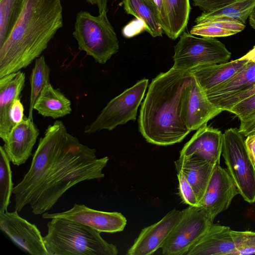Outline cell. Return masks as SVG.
I'll list each match as a JSON object with an SVG mask.
<instances>
[{"label":"cell","instance_id":"obj_33","mask_svg":"<svg viewBox=\"0 0 255 255\" xmlns=\"http://www.w3.org/2000/svg\"><path fill=\"white\" fill-rule=\"evenodd\" d=\"M255 94V85L252 87L241 91L223 98L212 102L216 106L223 111H227L229 108L241 100Z\"/></svg>","mask_w":255,"mask_h":255},{"label":"cell","instance_id":"obj_3","mask_svg":"<svg viewBox=\"0 0 255 255\" xmlns=\"http://www.w3.org/2000/svg\"><path fill=\"white\" fill-rule=\"evenodd\" d=\"M63 25L61 0H25L10 34L0 47V78L20 71L40 57Z\"/></svg>","mask_w":255,"mask_h":255},{"label":"cell","instance_id":"obj_5","mask_svg":"<svg viewBox=\"0 0 255 255\" xmlns=\"http://www.w3.org/2000/svg\"><path fill=\"white\" fill-rule=\"evenodd\" d=\"M73 35L79 49L99 64H105L118 52L119 40L107 11L98 16L86 11L78 12Z\"/></svg>","mask_w":255,"mask_h":255},{"label":"cell","instance_id":"obj_8","mask_svg":"<svg viewBox=\"0 0 255 255\" xmlns=\"http://www.w3.org/2000/svg\"><path fill=\"white\" fill-rule=\"evenodd\" d=\"M148 85V80L142 79L112 99L96 119L85 127L84 133H93L104 129L111 131L129 121H135Z\"/></svg>","mask_w":255,"mask_h":255},{"label":"cell","instance_id":"obj_7","mask_svg":"<svg viewBox=\"0 0 255 255\" xmlns=\"http://www.w3.org/2000/svg\"><path fill=\"white\" fill-rule=\"evenodd\" d=\"M183 31L174 47L172 67L191 71L201 66L228 62L231 53L216 37H199Z\"/></svg>","mask_w":255,"mask_h":255},{"label":"cell","instance_id":"obj_10","mask_svg":"<svg viewBox=\"0 0 255 255\" xmlns=\"http://www.w3.org/2000/svg\"><path fill=\"white\" fill-rule=\"evenodd\" d=\"M18 211L0 213V230L18 247L31 255H49L37 226L21 217Z\"/></svg>","mask_w":255,"mask_h":255},{"label":"cell","instance_id":"obj_30","mask_svg":"<svg viewBox=\"0 0 255 255\" xmlns=\"http://www.w3.org/2000/svg\"><path fill=\"white\" fill-rule=\"evenodd\" d=\"M235 250L234 255L255 254V232L231 230Z\"/></svg>","mask_w":255,"mask_h":255},{"label":"cell","instance_id":"obj_14","mask_svg":"<svg viewBox=\"0 0 255 255\" xmlns=\"http://www.w3.org/2000/svg\"><path fill=\"white\" fill-rule=\"evenodd\" d=\"M182 215V210L174 209L158 222L144 228L127 254L150 255L161 249Z\"/></svg>","mask_w":255,"mask_h":255},{"label":"cell","instance_id":"obj_38","mask_svg":"<svg viewBox=\"0 0 255 255\" xmlns=\"http://www.w3.org/2000/svg\"><path fill=\"white\" fill-rule=\"evenodd\" d=\"M245 145L250 157L255 164V133L247 136Z\"/></svg>","mask_w":255,"mask_h":255},{"label":"cell","instance_id":"obj_2","mask_svg":"<svg viewBox=\"0 0 255 255\" xmlns=\"http://www.w3.org/2000/svg\"><path fill=\"white\" fill-rule=\"evenodd\" d=\"M193 79L190 71L172 67L151 80L138 120L139 131L147 142L171 145L191 132L180 113L184 95Z\"/></svg>","mask_w":255,"mask_h":255},{"label":"cell","instance_id":"obj_25","mask_svg":"<svg viewBox=\"0 0 255 255\" xmlns=\"http://www.w3.org/2000/svg\"><path fill=\"white\" fill-rule=\"evenodd\" d=\"M255 7V0H236L220 8L203 12L195 21L228 19L237 20L245 24Z\"/></svg>","mask_w":255,"mask_h":255},{"label":"cell","instance_id":"obj_19","mask_svg":"<svg viewBox=\"0 0 255 255\" xmlns=\"http://www.w3.org/2000/svg\"><path fill=\"white\" fill-rule=\"evenodd\" d=\"M174 164L176 171L181 172L193 187L199 205L217 164L195 156L179 157Z\"/></svg>","mask_w":255,"mask_h":255},{"label":"cell","instance_id":"obj_26","mask_svg":"<svg viewBox=\"0 0 255 255\" xmlns=\"http://www.w3.org/2000/svg\"><path fill=\"white\" fill-rule=\"evenodd\" d=\"M169 25L168 37L176 39L184 31L189 18V0H164Z\"/></svg>","mask_w":255,"mask_h":255},{"label":"cell","instance_id":"obj_31","mask_svg":"<svg viewBox=\"0 0 255 255\" xmlns=\"http://www.w3.org/2000/svg\"><path fill=\"white\" fill-rule=\"evenodd\" d=\"M227 111L235 115L240 122L255 115V94L237 103Z\"/></svg>","mask_w":255,"mask_h":255},{"label":"cell","instance_id":"obj_6","mask_svg":"<svg viewBox=\"0 0 255 255\" xmlns=\"http://www.w3.org/2000/svg\"><path fill=\"white\" fill-rule=\"evenodd\" d=\"M244 137L237 128L226 130L222 154L239 194L253 204L255 202V164L247 150Z\"/></svg>","mask_w":255,"mask_h":255},{"label":"cell","instance_id":"obj_1","mask_svg":"<svg viewBox=\"0 0 255 255\" xmlns=\"http://www.w3.org/2000/svg\"><path fill=\"white\" fill-rule=\"evenodd\" d=\"M109 160L98 158L95 148L81 143L56 121L39 139L29 170L13 187L15 210L21 212L29 205L33 214L42 215L73 186L103 178Z\"/></svg>","mask_w":255,"mask_h":255},{"label":"cell","instance_id":"obj_23","mask_svg":"<svg viewBox=\"0 0 255 255\" xmlns=\"http://www.w3.org/2000/svg\"><path fill=\"white\" fill-rule=\"evenodd\" d=\"M190 33L203 37H226L237 34L245 27L242 22L228 19H213L195 21Z\"/></svg>","mask_w":255,"mask_h":255},{"label":"cell","instance_id":"obj_28","mask_svg":"<svg viewBox=\"0 0 255 255\" xmlns=\"http://www.w3.org/2000/svg\"><path fill=\"white\" fill-rule=\"evenodd\" d=\"M25 0H0V47L6 41L23 9Z\"/></svg>","mask_w":255,"mask_h":255},{"label":"cell","instance_id":"obj_21","mask_svg":"<svg viewBox=\"0 0 255 255\" xmlns=\"http://www.w3.org/2000/svg\"><path fill=\"white\" fill-rule=\"evenodd\" d=\"M33 109L45 117L54 119L63 117L72 111L71 101L50 84L43 89L36 99Z\"/></svg>","mask_w":255,"mask_h":255},{"label":"cell","instance_id":"obj_4","mask_svg":"<svg viewBox=\"0 0 255 255\" xmlns=\"http://www.w3.org/2000/svg\"><path fill=\"white\" fill-rule=\"evenodd\" d=\"M43 237L49 255H117L118 250L106 241L100 232L65 218H54Z\"/></svg>","mask_w":255,"mask_h":255},{"label":"cell","instance_id":"obj_27","mask_svg":"<svg viewBox=\"0 0 255 255\" xmlns=\"http://www.w3.org/2000/svg\"><path fill=\"white\" fill-rule=\"evenodd\" d=\"M50 69L43 55L35 59L30 77V95L28 118L33 120L34 103L45 86L50 84Z\"/></svg>","mask_w":255,"mask_h":255},{"label":"cell","instance_id":"obj_22","mask_svg":"<svg viewBox=\"0 0 255 255\" xmlns=\"http://www.w3.org/2000/svg\"><path fill=\"white\" fill-rule=\"evenodd\" d=\"M255 85V61H248L231 78L206 93L209 100L223 98Z\"/></svg>","mask_w":255,"mask_h":255},{"label":"cell","instance_id":"obj_12","mask_svg":"<svg viewBox=\"0 0 255 255\" xmlns=\"http://www.w3.org/2000/svg\"><path fill=\"white\" fill-rule=\"evenodd\" d=\"M239 194L235 182L227 169L220 164L215 166L206 192L199 203L211 220L226 210L234 198Z\"/></svg>","mask_w":255,"mask_h":255},{"label":"cell","instance_id":"obj_18","mask_svg":"<svg viewBox=\"0 0 255 255\" xmlns=\"http://www.w3.org/2000/svg\"><path fill=\"white\" fill-rule=\"evenodd\" d=\"M25 80V74L21 71L0 78V137L3 142L14 127L9 117L10 107L20 98Z\"/></svg>","mask_w":255,"mask_h":255},{"label":"cell","instance_id":"obj_15","mask_svg":"<svg viewBox=\"0 0 255 255\" xmlns=\"http://www.w3.org/2000/svg\"><path fill=\"white\" fill-rule=\"evenodd\" d=\"M223 133L207 124L198 128L180 151L179 157L195 156L212 164H220Z\"/></svg>","mask_w":255,"mask_h":255},{"label":"cell","instance_id":"obj_13","mask_svg":"<svg viewBox=\"0 0 255 255\" xmlns=\"http://www.w3.org/2000/svg\"><path fill=\"white\" fill-rule=\"evenodd\" d=\"M223 111L208 99L194 77L181 103V117L188 128L196 130Z\"/></svg>","mask_w":255,"mask_h":255},{"label":"cell","instance_id":"obj_29","mask_svg":"<svg viewBox=\"0 0 255 255\" xmlns=\"http://www.w3.org/2000/svg\"><path fill=\"white\" fill-rule=\"evenodd\" d=\"M10 160L2 146L0 147V213L7 211L13 184Z\"/></svg>","mask_w":255,"mask_h":255},{"label":"cell","instance_id":"obj_37","mask_svg":"<svg viewBox=\"0 0 255 255\" xmlns=\"http://www.w3.org/2000/svg\"><path fill=\"white\" fill-rule=\"evenodd\" d=\"M239 131L244 136L255 133V115L252 117L241 122L239 128Z\"/></svg>","mask_w":255,"mask_h":255},{"label":"cell","instance_id":"obj_34","mask_svg":"<svg viewBox=\"0 0 255 255\" xmlns=\"http://www.w3.org/2000/svg\"><path fill=\"white\" fill-rule=\"evenodd\" d=\"M158 15L164 33L168 36L169 25L165 8L164 0H144Z\"/></svg>","mask_w":255,"mask_h":255},{"label":"cell","instance_id":"obj_32","mask_svg":"<svg viewBox=\"0 0 255 255\" xmlns=\"http://www.w3.org/2000/svg\"><path fill=\"white\" fill-rule=\"evenodd\" d=\"M177 177L179 195L182 202L190 206H199L196 194L183 174L180 171L177 172Z\"/></svg>","mask_w":255,"mask_h":255},{"label":"cell","instance_id":"obj_41","mask_svg":"<svg viewBox=\"0 0 255 255\" xmlns=\"http://www.w3.org/2000/svg\"><path fill=\"white\" fill-rule=\"evenodd\" d=\"M249 19L251 26L255 29V7L250 14Z\"/></svg>","mask_w":255,"mask_h":255},{"label":"cell","instance_id":"obj_24","mask_svg":"<svg viewBox=\"0 0 255 255\" xmlns=\"http://www.w3.org/2000/svg\"><path fill=\"white\" fill-rule=\"evenodd\" d=\"M122 3L126 13L141 20L152 37L162 36L164 31L158 15L144 0H122Z\"/></svg>","mask_w":255,"mask_h":255},{"label":"cell","instance_id":"obj_40","mask_svg":"<svg viewBox=\"0 0 255 255\" xmlns=\"http://www.w3.org/2000/svg\"><path fill=\"white\" fill-rule=\"evenodd\" d=\"M238 59L255 61V45L247 54Z\"/></svg>","mask_w":255,"mask_h":255},{"label":"cell","instance_id":"obj_9","mask_svg":"<svg viewBox=\"0 0 255 255\" xmlns=\"http://www.w3.org/2000/svg\"><path fill=\"white\" fill-rule=\"evenodd\" d=\"M213 222L199 206L182 210V216L161 248L164 255H187Z\"/></svg>","mask_w":255,"mask_h":255},{"label":"cell","instance_id":"obj_11","mask_svg":"<svg viewBox=\"0 0 255 255\" xmlns=\"http://www.w3.org/2000/svg\"><path fill=\"white\" fill-rule=\"evenodd\" d=\"M45 219L65 218L90 227L100 233H114L124 230L127 225L126 217L118 212H105L91 209L84 204L75 203L66 211L42 215Z\"/></svg>","mask_w":255,"mask_h":255},{"label":"cell","instance_id":"obj_20","mask_svg":"<svg viewBox=\"0 0 255 255\" xmlns=\"http://www.w3.org/2000/svg\"><path fill=\"white\" fill-rule=\"evenodd\" d=\"M248 61L238 59L230 62L199 67L190 72L206 93L231 78Z\"/></svg>","mask_w":255,"mask_h":255},{"label":"cell","instance_id":"obj_17","mask_svg":"<svg viewBox=\"0 0 255 255\" xmlns=\"http://www.w3.org/2000/svg\"><path fill=\"white\" fill-rule=\"evenodd\" d=\"M231 230L229 227L213 223L187 255H234Z\"/></svg>","mask_w":255,"mask_h":255},{"label":"cell","instance_id":"obj_16","mask_svg":"<svg viewBox=\"0 0 255 255\" xmlns=\"http://www.w3.org/2000/svg\"><path fill=\"white\" fill-rule=\"evenodd\" d=\"M39 133L33 120L28 118L23 119L13 127L3 147L13 165L24 164L30 157Z\"/></svg>","mask_w":255,"mask_h":255},{"label":"cell","instance_id":"obj_39","mask_svg":"<svg viewBox=\"0 0 255 255\" xmlns=\"http://www.w3.org/2000/svg\"><path fill=\"white\" fill-rule=\"evenodd\" d=\"M88 2L98 6L99 14L104 11H108V0H86Z\"/></svg>","mask_w":255,"mask_h":255},{"label":"cell","instance_id":"obj_36","mask_svg":"<svg viewBox=\"0 0 255 255\" xmlns=\"http://www.w3.org/2000/svg\"><path fill=\"white\" fill-rule=\"evenodd\" d=\"M9 117L13 126L24 119V107L20 98L15 99L10 107Z\"/></svg>","mask_w":255,"mask_h":255},{"label":"cell","instance_id":"obj_35","mask_svg":"<svg viewBox=\"0 0 255 255\" xmlns=\"http://www.w3.org/2000/svg\"><path fill=\"white\" fill-rule=\"evenodd\" d=\"M193 5L203 12H208L220 8L236 0H192Z\"/></svg>","mask_w":255,"mask_h":255}]
</instances>
